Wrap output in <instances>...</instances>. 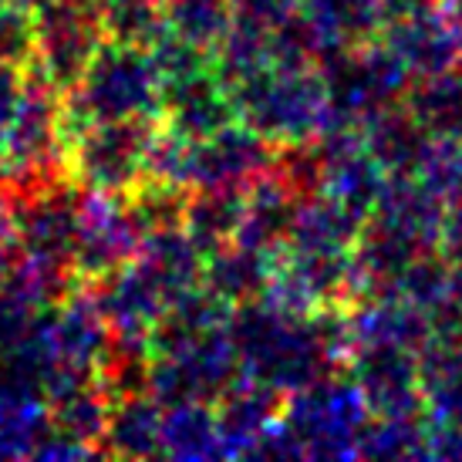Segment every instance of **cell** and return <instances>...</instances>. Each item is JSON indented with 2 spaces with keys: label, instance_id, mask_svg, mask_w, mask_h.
I'll return each mask as SVG.
<instances>
[{
  "label": "cell",
  "instance_id": "1",
  "mask_svg": "<svg viewBox=\"0 0 462 462\" xmlns=\"http://www.w3.org/2000/svg\"><path fill=\"white\" fill-rule=\"evenodd\" d=\"M17 105H21V95H17V78L7 65H0V135H7L14 116H17Z\"/></svg>",
  "mask_w": 462,
  "mask_h": 462
}]
</instances>
